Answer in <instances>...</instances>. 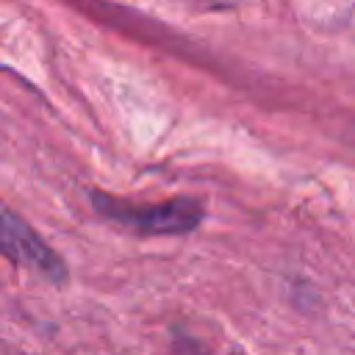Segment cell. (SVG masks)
I'll return each instance as SVG.
<instances>
[{
	"mask_svg": "<svg viewBox=\"0 0 355 355\" xmlns=\"http://www.w3.org/2000/svg\"><path fill=\"white\" fill-rule=\"evenodd\" d=\"M94 208L105 214L108 219L133 227L139 233L150 236H169V233H189L200 225L202 219V202L183 197V200H169L161 205H125L114 197L94 194Z\"/></svg>",
	"mask_w": 355,
	"mask_h": 355,
	"instance_id": "1",
	"label": "cell"
},
{
	"mask_svg": "<svg viewBox=\"0 0 355 355\" xmlns=\"http://www.w3.org/2000/svg\"><path fill=\"white\" fill-rule=\"evenodd\" d=\"M3 252L31 269H36L39 275H44L47 280L61 283L67 277V266L61 263V258L36 236V230L22 222L14 211H3Z\"/></svg>",
	"mask_w": 355,
	"mask_h": 355,
	"instance_id": "2",
	"label": "cell"
}]
</instances>
